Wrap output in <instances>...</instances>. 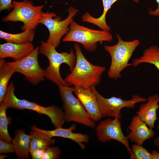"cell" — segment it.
<instances>
[{"label": "cell", "instance_id": "cell-29", "mask_svg": "<svg viewBox=\"0 0 159 159\" xmlns=\"http://www.w3.org/2000/svg\"><path fill=\"white\" fill-rule=\"evenodd\" d=\"M155 1L158 4L157 8L154 10H149L148 11V14L150 16L159 17V0H155Z\"/></svg>", "mask_w": 159, "mask_h": 159}, {"label": "cell", "instance_id": "cell-22", "mask_svg": "<svg viewBox=\"0 0 159 159\" xmlns=\"http://www.w3.org/2000/svg\"><path fill=\"white\" fill-rule=\"evenodd\" d=\"M34 30L27 29L17 34L8 33L0 30V37L7 42L17 44L32 42L34 37Z\"/></svg>", "mask_w": 159, "mask_h": 159}, {"label": "cell", "instance_id": "cell-31", "mask_svg": "<svg viewBox=\"0 0 159 159\" xmlns=\"http://www.w3.org/2000/svg\"><path fill=\"white\" fill-rule=\"evenodd\" d=\"M153 143L154 145L158 148L159 151V135L155 138Z\"/></svg>", "mask_w": 159, "mask_h": 159}, {"label": "cell", "instance_id": "cell-16", "mask_svg": "<svg viewBox=\"0 0 159 159\" xmlns=\"http://www.w3.org/2000/svg\"><path fill=\"white\" fill-rule=\"evenodd\" d=\"M34 48L32 42L17 44L7 42L0 45V58L9 57L17 61L29 54Z\"/></svg>", "mask_w": 159, "mask_h": 159}, {"label": "cell", "instance_id": "cell-25", "mask_svg": "<svg viewBox=\"0 0 159 159\" xmlns=\"http://www.w3.org/2000/svg\"><path fill=\"white\" fill-rule=\"evenodd\" d=\"M61 154V151L58 146H49L45 149L42 159H59Z\"/></svg>", "mask_w": 159, "mask_h": 159}, {"label": "cell", "instance_id": "cell-32", "mask_svg": "<svg viewBox=\"0 0 159 159\" xmlns=\"http://www.w3.org/2000/svg\"><path fill=\"white\" fill-rule=\"evenodd\" d=\"M9 155H0V159H3L8 156Z\"/></svg>", "mask_w": 159, "mask_h": 159}, {"label": "cell", "instance_id": "cell-33", "mask_svg": "<svg viewBox=\"0 0 159 159\" xmlns=\"http://www.w3.org/2000/svg\"><path fill=\"white\" fill-rule=\"evenodd\" d=\"M157 128H158V129L159 130V123H158V125Z\"/></svg>", "mask_w": 159, "mask_h": 159}, {"label": "cell", "instance_id": "cell-21", "mask_svg": "<svg viewBox=\"0 0 159 159\" xmlns=\"http://www.w3.org/2000/svg\"><path fill=\"white\" fill-rule=\"evenodd\" d=\"M16 72L14 68L4 59L0 60V103L3 100L8 88L9 80Z\"/></svg>", "mask_w": 159, "mask_h": 159}, {"label": "cell", "instance_id": "cell-19", "mask_svg": "<svg viewBox=\"0 0 159 159\" xmlns=\"http://www.w3.org/2000/svg\"><path fill=\"white\" fill-rule=\"evenodd\" d=\"M30 132V151L46 148L54 144L56 140L37 130L33 126Z\"/></svg>", "mask_w": 159, "mask_h": 159}, {"label": "cell", "instance_id": "cell-10", "mask_svg": "<svg viewBox=\"0 0 159 159\" xmlns=\"http://www.w3.org/2000/svg\"><path fill=\"white\" fill-rule=\"evenodd\" d=\"M39 47L34 48L29 54L19 60L8 62L16 72L23 74L26 80L35 85L44 80L45 70L40 66L38 59Z\"/></svg>", "mask_w": 159, "mask_h": 159}, {"label": "cell", "instance_id": "cell-14", "mask_svg": "<svg viewBox=\"0 0 159 159\" xmlns=\"http://www.w3.org/2000/svg\"><path fill=\"white\" fill-rule=\"evenodd\" d=\"M159 96L154 94L149 96L145 103L139 107L136 114L150 128L154 127V124L157 120L156 111L159 107Z\"/></svg>", "mask_w": 159, "mask_h": 159}, {"label": "cell", "instance_id": "cell-8", "mask_svg": "<svg viewBox=\"0 0 159 159\" xmlns=\"http://www.w3.org/2000/svg\"><path fill=\"white\" fill-rule=\"evenodd\" d=\"M91 90L96 96L100 110L103 117H113L120 120L122 117L121 110L123 108H134L136 103L145 102L147 99L139 95H133L130 100H125L121 97L112 96L105 98L102 96L97 90L95 86L91 87Z\"/></svg>", "mask_w": 159, "mask_h": 159}, {"label": "cell", "instance_id": "cell-9", "mask_svg": "<svg viewBox=\"0 0 159 159\" xmlns=\"http://www.w3.org/2000/svg\"><path fill=\"white\" fill-rule=\"evenodd\" d=\"M78 11V9L70 6L67 10L68 16L62 20H60L59 19V18L58 17L53 19L56 16L53 12L44 13L39 23L44 25L49 31V34L47 43L56 48L58 47L62 37L69 32V26Z\"/></svg>", "mask_w": 159, "mask_h": 159}, {"label": "cell", "instance_id": "cell-1", "mask_svg": "<svg viewBox=\"0 0 159 159\" xmlns=\"http://www.w3.org/2000/svg\"><path fill=\"white\" fill-rule=\"evenodd\" d=\"M74 47L76 56L75 64L64 80L73 86L90 88L99 85L106 67L94 65L90 62L83 55L78 43H75Z\"/></svg>", "mask_w": 159, "mask_h": 159}, {"label": "cell", "instance_id": "cell-26", "mask_svg": "<svg viewBox=\"0 0 159 159\" xmlns=\"http://www.w3.org/2000/svg\"><path fill=\"white\" fill-rule=\"evenodd\" d=\"M14 153L13 146L11 142L0 139V153Z\"/></svg>", "mask_w": 159, "mask_h": 159}, {"label": "cell", "instance_id": "cell-12", "mask_svg": "<svg viewBox=\"0 0 159 159\" xmlns=\"http://www.w3.org/2000/svg\"><path fill=\"white\" fill-rule=\"evenodd\" d=\"M74 92L93 120L97 122L103 117L97 97L90 88L74 86Z\"/></svg>", "mask_w": 159, "mask_h": 159}, {"label": "cell", "instance_id": "cell-34", "mask_svg": "<svg viewBox=\"0 0 159 159\" xmlns=\"http://www.w3.org/2000/svg\"><path fill=\"white\" fill-rule=\"evenodd\" d=\"M73 0V1H76V0Z\"/></svg>", "mask_w": 159, "mask_h": 159}, {"label": "cell", "instance_id": "cell-2", "mask_svg": "<svg viewBox=\"0 0 159 159\" xmlns=\"http://www.w3.org/2000/svg\"><path fill=\"white\" fill-rule=\"evenodd\" d=\"M56 48L44 41L41 42L39 47V53L44 55L48 59L49 65L45 69V78L54 83L58 87L61 86H69L63 79L60 73L61 65L66 64L69 67L71 72L75 66L76 60V56L72 49L70 52H58Z\"/></svg>", "mask_w": 159, "mask_h": 159}, {"label": "cell", "instance_id": "cell-15", "mask_svg": "<svg viewBox=\"0 0 159 159\" xmlns=\"http://www.w3.org/2000/svg\"><path fill=\"white\" fill-rule=\"evenodd\" d=\"M37 130L40 131L50 138L59 137L71 140L76 142L81 149L85 148V145L83 143H88L89 140L88 135L81 133H74L73 131L76 129V126L73 124L67 128H64L62 127L55 128L53 130H45L38 128L34 126Z\"/></svg>", "mask_w": 159, "mask_h": 159}, {"label": "cell", "instance_id": "cell-20", "mask_svg": "<svg viewBox=\"0 0 159 159\" xmlns=\"http://www.w3.org/2000/svg\"><path fill=\"white\" fill-rule=\"evenodd\" d=\"M142 63L153 64L159 71V47L153 45L146 49L141 57L132 60L131 66L136 67Z\"/></svg>", "mask_w": 159, "mask_h": 159}, {"label": "cell", "instance_id": "cell-3", "mask_svg": "<svg viewBox=\"0 0 159 159\" xmlns=\"http://www.w3.org/2000/svg\"><path fill=\"white\" fill-rule=\"evenodd\" d=\"M14 90V84L11 82L8 85L3 100L0 103V107L7 109L12 108L20 110H31L48 116L55 128L61 127L63 125L65 122L64 113L59 107L53 105L45 107L26 99H19L15 95Z\"/></svg>", "mask_w": 159, "mask_h": 159}, {"label": "cell", "instance_id": "cell-6", "mask_svg": "<svg viewBox=\"0 0 159 159\" xmlns=\"http://www.w3.org/2000/svg\"><path fill=\"white\" fill-rule=\"evenodd\" d=\"M69 27V30L63 38V41L80 43L88 52L95 51L98 42H110L113 39L110 32L90 29L80 25L73 20L70 22Z\"/></svg>", "mask_w": 159, "mask_h": 159}, {"label": "cell", "instance_id": "cell-18", "mask_svg": "<svg viewBox=\"0 0 159 159\" xmlns=\"http://www.w3.org/2000/svg\"><path fill=\"white\" fill-rule=\"evenodd\" d=\"M119 0H102L103 10L102 15L98 18H95L87 12L82 16V21L86 22L93 24L97 26L102 30L110 32V27L107 23L106 16L108 11L112 5ZM138 3L139 0H132Z\"/></svg>", "mask_w": 159, "mask_h": 159}, {"label": "cell", "instance_id": "cell-23", "mask_svg": "<svg viewBox=\"0 0 159 159\" xmlns=\"http://www.w3.org/2000/svg\"><path fill=\"white\" fill-rule=\"evenodd\" d=\"M7 108L0 107V138L11 142L12 139L10 136L8 129L9 121L6 115Z\"/></svg>", "mask_w": 159, "mask_h": 159}, {"label": "cell", "instance_id": "cell-30", "mask_svg": "<svg viewBox=\"0 0 159 159\" xmlns=\"http://www.w3.org/2000/svg\"><path fill=\"white\" fill-rule=\"evenodd\" d=\"M151 154L152 155V159H159V153L157 151L155 150H153Z\"/></svg>", "mask_w": 159, "mask_h": 159}, {"label": "cell", "instance_id": "cell-13", "mask_svg": "<svg viewBox=\"0 0 159 159\" xmlns=\"http://www.w3.org/2000/svg\"><path fill=\"white\" fill-rule=\"evenodd\" d=\"M127 128L130 130L127 136L128 139L140 145H142L145 140L153 137L155 134L153 129L150 128L136 115L132 118Z\"/></svg>", "mask_w": 159, "mask_h": 159}, {"label": "cell", "instance_id": "cell-7", "mask_svg": "<svg viewBox=\"0 0 159 159\" xmlns=\"http://www.w3.org/2000/svg\"><path fill=\"white\" fill-rule=\"evenodd\" d=\"M13 10L1 19L2 21H20L23 23V31L27 29L34 30L44 13L42 11L44 5L35 6L32 1L23 0L12 1Z\"/></svg>", "mask_w": 159, "mask_h": 159}, {"label": "cell", "instance_id": "cell-5", "mask_svg": "<svg viewBox=\"0 0 159 159\" xmlns=\"http://www.w3.org/2000/svg\"><path fill=\"white\" fill-rule=\"evenodd\" d=\"M74 86L59 87L65 121L74 122L88 127L95 128V122L90 117L79 99L74 95Z\"/></svg>", "mask_w": 159, "mask_h": 159}, {"label": "cell", "instance_id": "cell-11", "mask_svg": "<svg viewBox=\"0 0 159 159\" xmlns=\"http://www.w3.org/2000/svg\"><path fill=\"white\" fill-rule=\"evenodd\" d=\"M122 124L120 120L109 118L100 121L96 126L95 131L97 140L105 143L112 140H117L123 144L130 155L133 153L130 148L129 140L122 130Z\"/></svg>", "mask_w": 159, "mask_h": 159}, {"label": "cell", "instance_id": "cell-4", "mask_svg": "<svg viewBox=\"0 0 159 159\" xmlns=\"http://www.w3.org/2000/svg\"><path fill=\"white\" fill-rule=\"evenodd\" d=\"M117 43L113 45H106L104 48L110 54L111 58L110 66L107 72L110 78L117 80L122 77L121 72L126 67L131 66L129 62L135 50L140 45L138 39L132 41L123 40L120 35H116Z\"/></svg>", "mask_w": 159, "mask_h": 159}, {"label": "cell", "instance_id": "cell-28", "mask_svg": "<svg viewBox=\"0 0 159 159\" xmlns=\"http://www.w3.org/2000/svg\"><path fill=\"white\" fill-rule=\"evenodd\" d=\"M45 148L31 151L30 154L33 159H42Z\"/></svg>", "mask_w": 159, "mask_h": 159}, {"label": "cell", "instance_id": "cell-24", "mask_svg": "<svg viewBox=\"0 0 159 159\" xmlns=\"http://www.w3.org/2000/svg\"><path fill=\"white\" fill-rule=\"evenodd\" d=\"M131 149L132 154L130 155V159H152V155L147 149L142 145L136 144H133Z\"/></svg>", "mask_w": 159, "mask_h": 159}, {"label": "cell", "instance_id": "cell-17", "mask_svg": "<svg viewBox=\"0 0 159 159\" xmlns=\"http://www.w3.org/2000/svg\"><path fill=\"white\" fill-rule=\"evenodd\" d=\"M15 133V137L11 141L14 153L19 158H29L30 152V135L26 134L24 130H16Z\"/></svg>", "mask_w": 159, "mask_h": 159}, {"label": "cell", "instance_id": "cell-27", "mask_svg": "<svg viewBox=\"0 0 159 159\" xmlns=\"http://www.w3.org/2000/svg\"><path fill=\"white\" fill-rule=\"evenodd\" d=\"M12 0H0V10L1 11L6 10L9 11L13 8Z\"/></svg>", "mask_w": 159, "mask_h": 159}]
</instances>
